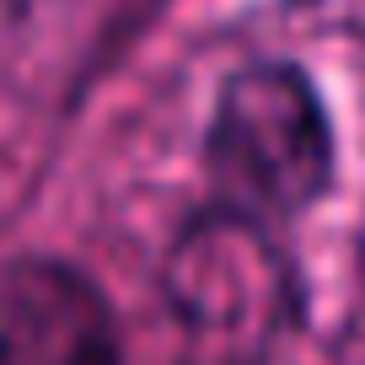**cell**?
Segmentation results:
<instances>
[{"label": "cell", "instance_id": "6da1fadb", "mask_svg": "<svg viewBox=\"0 0 365 365\" xmlns=\"http://www.w3.org/2000/svg\"><path fill=\"white\" fill-rule=\"evenodd\" d=\"M333 167L328 108L301 65L252 59L220 81L205 124V172L220 205L285 226L333 188Z\"/></svg>", "mask_w": 365, "mask_h": 365}, {"label": "cell", "instance_id": "7a4b0ae2", "mask_svg": "<svg viewBox=\"0 0 365 365\" xmlns=\"http://www.w3.org/2000/svg\"><path fill=\"white\" fill-rule=\"evenodd\" d=\"M161 290L182 328L231 365H258L301 322V279L274 226L220 199L172 237Z\"/></svg>", "mask_w": 365, "mask_h": 365}, {"label": "cell", "instance_id": "3957f363", "mask_svg": "<svg viewBox=\"0 0 365 365\" xmlns=\"http://www.w3.org/2000/svg\"><path fill=\"white\" fill-rule=\"evenodd\" d=\"M0 365H124L108 290L48 252L0 263Z\"/></svg>", "mask_w": 365, "mask_h": 365}, {"label": "cell", "instance_id": "277c9868", "mask_svg": "<svg viewBox=\"0 0 365 365\" xmlns=\"http://www.w3.org/2000/svg\"><path fill=\"white\" fill-rule=\"evenodd\" d=\"M360 279H365V242H360Z\"/></svg>", "mask_w": 365, "mask_h": 365}]
</instances>
